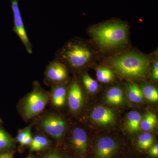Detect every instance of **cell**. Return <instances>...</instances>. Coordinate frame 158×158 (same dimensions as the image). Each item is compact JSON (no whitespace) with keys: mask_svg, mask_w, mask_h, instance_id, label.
<instances>
[{"mask_svg":"<svg viewBox=\"0 0 158 158\" xmlns=\"http://www.w3.org/2000/svg\"><path fill=\"white\" fill-rule=\"evenodd\" d=\"M142 93L148 101L155 102L158 100V91L154 86L151 85H145L142 88Z\"/></svg>","mask_w":158,"mask_h":158,"instance_id":"cell-18","label":"cell"},{"mask_svg":"<svg viewBox=\"0 0 158 158\" xmlns=\"http://www.w3.org/2000/svg\"><path fill=\"white\" fill-rule=\"evenodd\" d=\"M115 113L114 111L105 107H96L91 113V118L94 122L100 125H107L115 121Z\"/></svg>","mask_w":158,"mask_h":158,"instance_id":"cell-9","label":"cell"},{"mask_svg":"<svg viewBox=\"0 0 158 158\" xmlns=\"http://www.w3.org/2000/svg\"><path fill=\"white\" fill-rule=\"evenodd\" d=\"M13 154L11 152H6L0 154V158H12Z\"/></svg>","mask_w":158,"mask_h":158,"instance_id":"cell-28","label":"cell"},{"mask_svg":"<svg viewBox=\"0 0 158 158\" xmlns=\"http://www.w3.org/2000/svg\"><path fill=\"white\" fill-rule=\"evenodd\" d=\"M152 77L155 80L158 79V62L157 60L155 62L152 71Z\"/></svg>","mask_w":158,"mask_h":158,"instance_id":"cell-25","label":"cell"},{"mask_svg":"<svg viewBox=\"0 0 158 158\" xmlns=\"http://www.w3.org/2000/svg\"><path fill=\"white\" fill-rule=\"evenodd\" d=\"M48 99L47 93L36 84L34 90L27 97L25 102V116L31 118L37 116L44 109Z\"/></svg>","mask_w":158,"mask_h":158,"instance_id":"cell-4","label":"cell"},{"mask_svg":"<svg viewBox=\"0 0 158 158\" xmlns=\"http://www.w3.org/2000/svg\"><path fill=\"white\" fill-rule=\"evenodd\" d=\"M48 140L42 136H36L33 138L31 144V151H38L45 148L48 145Z\"/></svg>","mask_w":158,"mask_h":158,"instance_id":"cell-20","label":"cell"},{"mask_svg":"<svg viewBox=\"0 0 158 158\" xmlns=\"http://www.w3.org/2000/svg\"><path fill=\"white\" fill-rule=\"evenodd\" d=\"M98 80L103 83H108L113 81L114 78L113 71L105 67H99L96 70Z\"/></svg>","mask_w":158,"mask_h":158,"instance_id":"cell-17","label":"cell"},{"mask_svg":"<svg viewBox=\"0 0 158 158\" xmlns=\"http://www.w3.org/2000/svg\"><path fill=\"white\" fill-rule=\"evenodd\" d=\"M118 149L117 142L110 137H103L97 142L94 148L96 158H111Z\"/></svg>","mask_w":158,"mask_h":158,"instance_id":"cell-8","label":"cell"},{"mask_svg":"<svg viewBox=\"0 0 158 158\" xmlns=\"http://www.w3.org/2000/svg\"><path fill=\"white\" fill-rule=\"evenodd\" d=\"M106 100L107 103L116 106L122 104L124 102L123 90L117 87L110 88L106 93Z\"/></svg>","mask_w":158,"mask_h":158,"instance_id":"cell-13","label":"cell"},{"mask_svg":"<svg viewBox=\"0 0 158 158\" xmlns=\"http://www.w3.org/2000/svg\"><path fill=\"white\" fill-rule=\"evenodd\" d=\"M41 125L46 133L57 139L62 137L65 131V121L56 115H51L44 118Z\"/></svg>","mask_w":158,"mask_h":158,"instance_id":"cell-7","label":"cell"},{"mask_svg":"<svg viewBox=\"0 0 158 158\" xmlns=\"http://www.w3.org/2000/svg\"><path fill=\"white\" fill-rule=\"evenodd\" d=\"M46 81L55 85L65 82L68 79V71L65 64L56 59L50 62L44 72Z\"/></svg>","mask_w":158,"mask_h":158,"instance_id":"cell-6","label":"cell"},{"mask_svg":"<svg viewBox=\"0 0 158 158\" xmlns=\"http://www.w3.org/2000/svg\"></svg>","mask_w":158,"mask_h":158,"instance_id":"cell-30","label":"cell"},{"mask_svg":"<svg viewBox=\"0 0 158 158\" xmlns=\"http://www.w3.org/2000/svg\"><path fill=\"white\" fill-rule=\"evenodd\" d=\"M14 19L13 31L20 40L26 51L29 54L33 53V46L31 42L24 25L19 6V0H10Z\"/></svg>","mask_w":158,"mask_h":158,"instance_id":"cell-5","label":"cell"},{"mask_svg":"<svg viewBox=\"0 0 158 158\" xmlns=\"http://www.w3.org/2000/svg\"><path fill=\"white\" fill-rule=\"evenodd\" d=\"M2 122V119H1V118H0V123Z\"/></svg>","mask_w":158,"mask_h":158,"instance_id":"cell-29","label":"cell"},{"mask_svg":"<svg viewBox=\"0 0 158 158\" xmlns=\"http://www.w3.org/2000/svg\"><path fill=\"white\" fill-rule=\"evenodd\" d=\"M127 93L131 102L139 103L143 100L144 95L142 90L135 84H131L128 86Z\"/></svg>","mask_w":158,"mask_h":158,"instance_id":"cell-15","label":"cell"},{"mask_svg":"<svg viewBox=\"0 0 158 158\" xmlns=\"http://www.w3.org/2000/svg\"><path fill=\"white\" fill-rule=\"evenodd\" d=\"M141 116L136 111H131L127 116L126 127L130 133H134L140 129Z\"/></svg>","mask_w":158,"mask_h":158,"instance_id":"cell-14","label":"cell"},{"mask_svg":"<svg viewBox=\"0 0 158 158\" xmlns=\"http://www.w3.org/2000/svg\"><path fill=\"white\" fill-rule=\"evenodd\" d=\"M83 83L87 90L90 93H94L98 88V83L88 75L85 74L82 78Z\"/></svg>","mask_w":158,"mask_h":158,"instance_id":"cell-21","label":"cell"},{"mask_svg":"<svg viewBox=\"0 0 158 158\" xmlns=\"http://www.w3.org/2000/svg\"><path fill=\"white\" fill-rule=\"evenodd\" d=\"M154 138L148 132L144 133L139 136L137 141L138 148L141 149H147L151 147L153 143Z\"/></svg>","mask_w":158,"mask_h":158,"instance_id":"cell-19","label":"cell"},{"mask_svg":"<svg viewBox=\"0 0 158 158\" xmlns=\"http://www.w3.org/2000/svg\"><path fill=\"white\" fill-rule=\"evenodd\" d=\"M92 53L89 48L78 40H71L57 53V59L65 62L73 68L86 65Z\"/></svg>","mask_w":158,"mask_h":158,"instance_id":"cell-3","label":"cell"},{"mask_svg":"<svg viewBox=\"0 0 158 158\" xmlns=\"http://www.w3.org/2000/svg\"><path fill=\"white\" fill-rule=\"evenodd\" d=\"M30 133H31L30 127H27L25 129L23 130L17 136V141L20 143Z\"/></svg>","mask_w":158,"mask_h":158,"instance_id":"cell-23","label":"cell"},{"mask_svg":"<svg viewBox=\"0 0 158 158\" xmlns=\"http://www.w3.org/2000/svg\"><path fill=\"white\" fill-rule=\"evenodd\" d=\"M32 140H33V138H32V136H31V133H30L26 137V138L21 142L20 144L22 146L31 145Z\"/></svg>","mask_w":158,"mask_h":158,"instance_id":"cell-24","label":"cell"},{"mask_svg":"<svg viewBox=\"0 0 158 158\" xmlns=\"http://www.w3.org/2000/svg\"><path fill=\"white\" fill-rule=\"evenodd\" d=\"M150 155L152 156L158 157V144H156L154 145L151 148L149 151Z\"/></svg>","mask_w":158,"mask_h":158,"instance_id":"cell-26","label":"cell"},{"mask_svg":"<svg viewBox=\"0 0 158 158\" xmlns=\"http://www.w3.org/2000/svg\"><path fill=\"white\" fill-rule=\"evenodd\" d=\"M66 89L65 86L60 85H54L52 88V100L55 106L60 107L66 102Z\"/></svg>","mask_w":158,"mask_h":158,"instance_id":"cell-12","label":"cell"},{"mask_svg":"<svg viewBox=\"0 0 158 158\" xmlns=\"http://www.w3.org/2000/svg\"><path fill=\"white\" fill-rule=\"evenodd\" d=\"M13 144V140L8 134L0 129V150L9 148Z\"/></svg>","mask_w":158,"mask_h":158,"instance_id":"cell-22","label":"cell"},{"mask_svg":"<svg viewBox=\"0 0 158 158\" xmlns=\"http://www.w3.org/2000/svg\"><path fill=\"white\" fill-rule=\"evenodd\" d=\"M68 104L70 110L77 112L81 108L83 103V94L78 83L74 81L69 89Z\"/></svg>","mask_w":158,"mask_h":158,"instance_id":"cell-10","label":"cell"},{"mask_svg":"<svg viewBox=\"0 0 158 158\" xmlns=\"http://www.w3.org/2000/svg\"><path fill=\"white\" fill-rule=\"evenodd\" d=\"M92 35L99 44L106 47H114L126 42V27L119 23L107 24L97 27L91 31Z\"/></svg>","mask_w":158,"mask_h":158,"instance_id":"cell-2","label":"cell"},{"mask_svg":"<svg viewBox=\"0 0 158 158\" xmlns=\"http://www.w3.org/2000/svg\"><path fill=\"white\" fill-rule=\"evenodd\" d=\"M157 123V118L155 114L148 112L141 118L140 123V129L144 131H151L154 129Z\"/></svg>","mask_w":158,"mask_h":158,"instance_id":"cell-16","label":"cell"},{"mask_svg":"<svg viewBox=\"0 0 158 158\" xmlns=\"http://www.w3.org/2000/svg\"><path fill=\"white\" fill-rule=\"evenodd\" d=\"M72 144L75 150L81 155L85 154L88 148V137L85 131L81 128L74 129L72 133Z\"/></svg>","mask_w":158,"mask_h":158,"instance_id":"cell-11","label":"cell"},{"mask_svg":"<svg viewBox=\"0 0 158 158\" xmlns=\"http://www.w3.org/2000/svg\"><path fill=\"white\" fill-rule=\"evenodd\" d=\"M43 158H63L56 153L52 152L46 155Z\"/></svg>","mask_w":158,"mask_h":158,"instance_id":"cell-27","label":"cell"},{"mask_svg":"<svg viewBox=\"0 0 158 158\" xmlns=\"http://www.w3.org/2000/svg\"><path fill=\"white\" fill-rule=\"evenodd\" d=\"M112 65L119 73L131 78H142L147 74L149 61L147 57L136 53H129L115 57Z\"/></svg>","mask_w":158,"mask_h":158,"instance_id":"cell-1","label":"cell"}]
</instances>
